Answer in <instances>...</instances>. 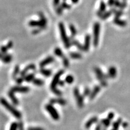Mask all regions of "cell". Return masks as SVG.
I'll return each mask as SVG.
<instances>
[{
  "label": "cell",
  "instance_id": "cell-43",
  "mask_svg": "<svg viewBox=\"0 0 130 130\" xmlns=\"http://www.w3.org/2000/svg\"><path fill=\"white\" fill-rule=\"evenodd\" d=\"M115 0H108L107 4H108V6H109L110 7H112L113 6H114V5H115Z\"/></svg>",
  "mask_w": 130,
  "mask_h": 130
},
{
  "label": "cell",
  "instance_id": "cell-48",
  "mask_svg": "<svg viewBox=\"0 0 130 130\" xmlns=\"http://www.w3.org/2000/svg\"><path fill=\"white\" fill-rule=\"evenodd\" d=\"M101 123H98L96 125L95 127V130H102V125Z\"/></svg>",
  "mask_w": 130,
  "mask_h": 130
},
{
  "label": "cell",
  "instance_id": "cell-53",
  "mask_svg": "<svg viewBox=\"0 0 130 130\" xmlns=\"http://www.w3.org/2000/svg\"><path fill=\"white\" fill-rule=\"evenodd\" d=\"M102 130H106V129H105V128H104V129H102Z\"/></svg>",
  "mask_w": 130,
  "mask_h": 130
},
{
  "label": "cell",
  "instance_id": "cell-10",
  "mask_svg": "<svg viewBox=\"0 0 130 130\" xmlns=\"http://www.w3.org/2000/svg\"><path fill=\"white\" fill-rule=\"evenodd\" d=\"M54 60H55V59H54V57H53V56L47 57L45 59L43 60H42L41 62L40 63V64H39L40 67L41 68H43V67H45V66L50 64V63H53V61H54Z\"/></svg>",
  "mask_w": 130,
  "mask_h": 130
},
{
  "label": "cell",
  "instance_id": "cell-47",
  "mask_svg": "<svg viewBox=\"0 0 130 130\" xmlns=\"http://www.w3.org/2000/svg\"><path fill=\"white\" fill-rule=\"evenodd\" d=\"M27 130H45L40 127H30Z\"/></svg>",
  "mask_w": 130,
  "mask_h": 130
},
{
  "label": "cell",
  "instance_id": "cell-23",
  "mask_svg": "<svg viewBox=\"0 0 130 130\" xmlns=\"http://www.w3.org/2000/svg\"><path fill=\"white\" fill-rule=\"evenodd\" d=\"M40 73L43 76L45 77H50L51 75L52 71L50 69H46L44 68H40Z\"/></svg>",
  "mask_w": 130,
  "mask_h": 130
},
{
  "label": "cell",
  "instance_id": "cell-34",
  "mask_svg": "<svg viewBox=\"0 0 130 130\" xmlns=\"http://www.w3.org/2000/svg\"><path fill=\"white\" fill-rule=\"evenodd\" d=\"M62 60H63V66H64L65 68H68V67H69V59H68V58L64 56L62 58Z\"/></svg>",
  "mask_w": 130,
  "mask_h": 130
},
{
  "label": "cell",
  "instance_id": "cell-20",
  "mask_svg": "<svg viewBox=\"0 0 130 130\" xmlns=\"http://www.w3.org/2000/svg\"><path fill=\"white\" fill-rule=\"evenodd\" d=\"M13 59V57L11 54H4L3 57L1 58V61L4 63L7 64V63H10Z\"/></svg>",
  "mask_w": 130,
  "mask_h": 130
},
{
  "label": "cell",
  "instance_id": "cell-36",
  "mask_svg": "<svg viewBox=\"0 0 130 130\" xmlns=\"http://www.w3.org/2000/svg\"><path fill=\"white\" fill-rule=\"evenodd\" d=\"M90 93H91L90 89H89L88 87H85V89H84V92H83L84 97L89 96H90Z\"/></svg>",
  "mask_w": 130,
  "mask_h": 130
},
{
  "label": "cell",
  "instance_id": "cell-25",
  "mask_svg": "<svg viewBox=\"0 0 130 130\" xmlns=\"http://www.w3.org/2000/svg\"><path fill=\"white\" fill-rule=\"evenodd\" d=\"M35 74H30L27 75H26L24 77V80L25 81H27V83H30V82H32V81L34 80V79L35 78Z\"/></svg>",
  "mask_w": 130,
  "mask_h": 130
},
{
  "label": "cell",
  "instance_id": "cell-49",
  "mask_svg": "<svg viewBox=\"0 0 130 130\" xmlns=\"http://www.w3.org/2000/svg\"><path fill=\"white\" fill-rule=\"evenodd\" d=\"M102 14H103V13L101 12H100V11L99 10L96 12V15H97L98 16V17L100 18L102 16Z\"/></svg>",
  "mask_w": 130,
  "mask_h": 130
},
{
  "label": "cell",
  "instance_id": "cell-51",
  "mask_svg": "<svg viewBox=\"0 0 130 130\" xmlns=\"http://www.w3.org/2000/svg\"><path fill=\"white\" fill-rule=\"evenodd\" d=\"M64 81H61V80H60L59 81V82H58V85H59L60 86H61V87H62V86H64Z\"/></svg>",
  "mask_w": 130,
  "mask_h": 130
},
{
  "label": "cell",
  "instance_id": "cell-1",
  "mask_svg": "<svg viewBox=\"0 0 130 130\" xmlns=\"http://www.w3.org/2000/svg\"><path fill=\"white\" fill-rule=\"evenodd\" d=\"M63 74H64V71L63 70H60L58 72H57V74L54 77L53 80H52L51 85H50V88H51L52 92L54 94H56V95L58 96H61L62 95V93H61V91L58 90V89H57V85L58 84V82L60 80V78L61 76Z\"/></svg>",
  "mask_w": 130,
  "mask_h": 130
},
{
  "label": "cell",
  "instance_id": "cell-7",
  "mask_svg": "<svg viewBox=\"0 0 130 130\" xmlns=\"http://www.w3.org/2000/svg\"><path fill=\"white\" fill-rule=\"evenodd\" d=\"M45 109L51 115V118L54 119L55 121H58L60 119V115L57 110L53 106V105L50 104H46L45 105Z\"/></svg>",
  "mask_w": 130,
  "mask_h": 130
},
{
  "label": "cell",
  "instance_id": "cell-32",
  "mask_svg": "<svg viewBox=\"0 0 130 130\" xmlns=\"http://www.w3.org/2000/svg\"><path fill=\"white\" fill-rule=\"evenodd\" d=\"M107 10V5L104 1H101L100 8H99V10L102 13H104Z\"/></svg>",
  "mask_w": 130,
  "mask_h": 130
},
{
  "label": "cell",
  "instance_id": "cell-12",
  "mask_svg": "<svg viewBox=\"0 0 130 130\" xmlns=\"http://www.w3.org/2000/svg\"><path fill=\"white\" fill-rule=\"evenodd\" d=\"M107 75H108V77L109 78L113 79L115 78H116L117 75L116 68L113 66H110L108 69V73H107Z\"/></svg>",
  "mask_w": 130,
  "mask_h": 130
},
{
  "label": "cell",
  "instance_id": "cell-37",
  "mask_svg": "<svg viewBox=\"0 0 130 130\" xmlns=\"http://www.w3.org/2000/svg\"><path fill=\"white\" fill-rule=\"evenodd\" d=\"M18 123L16 122H13L11 124L9 130H18Z\"/></svg>",
  "mask_w": 130,
  "mask_h": 130
},
{
  "label": "cell",
  "instance_id": "cell-14",
  "mask_svg": "<svg viewBox=\"0 0 130 130\" xmlns=\"http://www.w3.org/2000/svg\"><path fill=\"white\" fill-rule=\"evenodd\" d=\"M100 90H101L100 86L98 85L95 86V87H93V90H92V92H91L90 96H89V99H90V100H93V99L96 97V96L98 94L99 92H100Z\"/></svg>",
  "mask_w": 130,
  "mask_h": 130
},
{
  "label": "cell",
  "instance_id": "cell-17",
  "mask_svg": "<svg viewBox=\"0 0 130 130\" xmlns=\"http://www.w3.org/2000/svg\"><path fill=\"white\" fill-rule=\"evenodd\" d=\"M50 102L51 104H58L61 105H65L66 104V101L62 98H53L50 100Z\"/></svg>",
  "mask_w": 130,
  "mask_h": 130
},
{
  "label": "cell",
  "instance_id": "cell-21",
  "mask_svg": "<svg viewBox=\"0 0 130 130\" xmlns=\"http://www.w3.org/2000/svg\"><path fill=\"white\" fill-rule=\"evenodd\" d=\"M110 11L112 12V13L115 14V18H120L123 14V12L122 10H116L115 8H112L111 9H110Z\"/></svg>",
  "mask_w": 130,
  "mask_h": 130
},
{
  "label": "cell",
  "instance_id": "cell-52",
  "mask_svg": "<svg viewBox=\"0 0 130 130\" xmlns=\"http://www.w3.org/2000/svg\"><path fill=\"white\" fill-rule=\"evenodd\" d=\"M79 0H71V2L74 4H77V3H78Z\"/></svg>",
  "mask_w": 130,
  "mask_h": 130
},
{
  "label": "cell",
  "instance_id": "cell-3",
  "mask_svg": "<svg viewBox=\"0 0 130 130\" xmlns=\"http://www.w3.org/2000/svg\"><path fill=\"white\" fill-rule=\"evenodd\" d=\"M38 14L40 18V21H30L28 22V25L32 27H37L40 29V30L42 31L46 28L47 20L44 14L42 12H39Z\"/></svg>",
  "mask_w": 130,
  "mask_h": 130
},
{
  "label": "cell",
  "instance_id": "cell-11",
  "mask_svg": "<svg viewBox=\"0 0 130 130\" xmlns=\"http://www.w3.org/2000/svg\"><path fill=\"white\" fill-rule=\"evenodd\" d=\"M35 69H36V65L35 64H30L27 66H26V67L20 72L21 77H24L25 76H26L27 72H28L29 71H30V70H35Z\"/></svg>",
  "mask_w": 130,
  "mask_h": 130
},
{
  "label": "cell",
  "instance_id": "cell-27",
  "mask_svg": "<svg viewBox=\"0 0 130 130\" xmlns=\"http://www.w3.org/2000/svg\"><path fill=\"white\" fill-rule=\"evenodd\" d=\"M54 54L55 55L59 57H61L62 58L64 56V54H63V51H61V50L60 48H58V47H57V48H55L54 50Z\"/></svg>",
  "mask_w": 130,
  "mask_h": 130
},
{
  "label": "cell",
  "instance_id": "cell-38",
  "mask_svg": "<svg viewBox=\"0 0 130 130\" xmlns=\"http://www.w3.org/2000/svg\"><path fill=\"white\" fill-rule=\"evenodd\" d=\"M56 11L57 14H58V15H61L63 13V8L60 6V5L59 6H58L56 8Z\"/></svg>",
  "mask_w": 130,
  "mask_h": 130
},
{
  "label": "cell",
  "instance_id": "cell-45",
  "mask_svg": "<svg viewBox=\"0 0 130 130\" xmlns=\"http://www.w3.org/2000/svg\"><path fill=\"white\" fill-rule=\"evenodd\" d=\"M18 129L19 130H24V124L22 122H19L18 123Z\"/></svg>",
  "mask_w": 130,
  "mask_h": 130
},
{
  "label": "cell",
  "instance_id": "cell-55",
  "mask_svg": "<svg viewBox=\"0 0 130 130\" xmlns=\"http://www.w3.org/2000/svg\"><path fill=\"white\" fill-rule=\"evenodd\" d=\"M64 1H66V0H64Z\"/></svg>",
  "mask_w": 130,
  "mask_h": 130
},
{
  "label": "cell",
  "instance_id": "cell-5",
  "mask_svg": "<svg viewBox=\"0 0 130 130\" xmlns=\"http://www.w3.org/2000/svg\"><path fill=\"white\" fill-rule=\"evenodd\" d=\"M94 72H95L97 79L100 81L101 85L102 87H106L107 86V79L109 78L108 77V75L105 74L102 72V70L98 67H95L93 68Z\"/></svg>",
  "mask_w": 130,
  "mask_h": 130
},
{
  "label": "cell",
  "instance_id": "cell-19",
  "mask_svg": "<svg viewBox=\"0 0 130 130\" xmlns=\"http://www.w3.org/2000/svg\"><path fill=\"white\" fill-rule=\"evenodd\" d=\"M114 24L116 25L119 26V27H126L127 25V22L125 21H123L122 19H121L119 18H115L113 19Z\"/></svg>",
  "mask_w": 130,
  "mask_h": 130
},
{
  "label": "cell",
  "instance_id": "cell-50",
  "mask_svg": "<svg viewBox=\"0 0 130 130\" xmlns=\"http://www.w3.org/2000/svg\"><path fill=\"white\" fill-rule=\"evenodd\" d=\"M122 127L123 128H126L128 126V123L127 122H123L122 123Z\"/></svg>",
  "mask_w": 130,
  "mask_h": 130
},
{
  "label": "cell",
  "instance_id": "cell-41",
  "mask_svg": "<svg viewBox=\"0 0 130 130\" xmlns=\"http://www.w3.org/2000/svg\"><path fill=\"white\" fill-rule=\"evenodd\" d=\"M60 0H53V6L55 8L57 7L58 6H60Z\"/></svg>",
  "mask_w": 130,
  "mask_h": 130
},
{
  "label": "cell",
  "instance_id": "cell-54",
  "mask_svg": "<svg viewBox=\"0 0 130 130\" xmlns=\"http://www.w3.org/2000/svg\"><path fill=\"white\" fill-rule=\"evenodd\" d=\"M122 1H126V0H122Z\"/></svg>",
  "mask_w": 130,
  "mask_h": 130
},
{
  "label": "cell",
  "instance_id": "cell-9",
  "mask_svg": "<svg viewBox=\"0 0 130 130\" xmlns=\"http://www.w3.org/2000/svg\"><path fill=\"white\" fill-rule=\"evenodd\" d=\"M30 91V88L27 86H13L12 88L10 89L9 92L10 93H12L13 94H14L15 93H28Z\"/></svg>",
  "mask_w": 130,
  "mask_h": 130
},
{
  "label": "cell",
  "instance_id": "cell-42",
  "mask_svg": "<svg viewBox=\"0 0 130 130\" xmlns=\"http://www.w3.org/2000/svg\"><path fill=\"white\" fill-rule=\"evenodd\" d=\"M114 117H115V114H114L113 112H110V113H108V116H107V119H108L110 121H111L112 120H113V119L114 118Z\"/></svg>",
  "mask_w": 130,
  "mask_h": 130
},
{
  "label": "cell",
  "instance_id": "cell-28",
  "mask_svg": "<svg viewBox=\"0 0 130 130\" xmlns=\"http://www.w3.org/2000/svg\"><path fill=\"white\" fill-rule=\"evenodd\" d=\"M19 72H20V66H19V65H16L15 67H14L13 73V74H12L13 78L16 79V77H17L18 75L19 74Z\"/></svg>",
  "mask_w": 130,
  "mask_h": 130
},
{
  "label": "cell",
  "instance_id": "cell-44",
  "mask_svg": "<svg viewBox=\"0 0 130 130\" xmlns=\"http://www.w3.org/2000/svg\"><path fill=\"white\" fill-rule=\"evenodd\" d=\"M121 2L119 1V0H115V5L114 6H115L116 7L119 8L120 6H121Z\"/></svg>",
  "mask_w": 130,
  "mask_h": 130
},
{
  "label": "cell",
  "instance_id": "cell-39",
  "mask_svg": "<svg viewBox=\"0 0 130 130\" xmlns=\"http://www.w3.org/2000/svg\"><path fill=\"white\" fill-rule=\"evenodd\" d=\"M24 80V77H18V78H16V82L18 84H21L22 83Z\"/></svg>",
  "mask_w": 130,
  "mask_h": 130
},
{
  "label": "cell",
  "instance_id": "cell-22",
  "mask_svg": "<svg viewBox=\"0 0 130 130\" xmlns=\"http://www.w3.org/2000/svg\"><path fill=\"white\" fill-rule=\"evenodd\" d=\"M122 123V118H119L116 121H115V122L113 123V128H112L111 130H119V128Z\"/></svg>",
  "mask_w": 130,
  "mask_h": 130
},
{
  "label": "cell",
  "instance_id": "cell-13",
  "mask_svg": "<svg viewBox=\"0 0 130 130\" xmlns=\"http://www.w3.org/2000/svg\"><path fill=\"white\" fill-rule=\"evenodd\" d=\"M13 46V43L12 41H10L6 46H2L0 48V53H1L3 54H7V51L10 49H11Z\"/></svg>",
  "mask_w": 130,
  "mask_h": 130
},
{
  "label": "cell",
  "instance_id": "cell-30",
  "mask_svg": "<svg viewBox=\"0 0 130 130\" xmlns=\"http://www.w3.org/2000/svg\"><path fill=\"white\" fill-rule=\"evenodd\" d=\"M112 14V12L111 11L109 10V11H106V12H105L104 13H103V14H102V15L101 17L100 18L101 19H102V20H105V19H107V18H108L110 17V16H111Z\"/></svg>",
  "mask_w": 130,
  "mask_h": 130
},
{
  "label": "cell",
  "instance_id": "cell-4",
  "mask_svg": "<svg viewBox=\"0 0 130 130\" xmlns=\"http://www.w3.org/2000/svg\"><path fill=\"white\" fill-rule=\"evenodd\" d=\"M58 28H59L60 32L61 40H62L63 43H64L65 48L66 49H69L71 47L72 43L70 41L69 37L66 35V29H65L64 24L63 22H60L59 24H58Z\"/></svg>",
  "mask_w": 130,
  "mask_h": 130
},
{
  "label": "cell",
  "instance_id": "cell-16",
  "mask_svg": "<svg viewBox=\"0 0 130 130\" xmlns=\"http://www.w3.org/2000/svg\"><path fill=\"white\" fill-rule=\"evenodd\" d=\"M69 39H70V41H71V43H72V45H75V46L78 49L79 51H84L83 45H81V43H79L78 41V40L75 39L74 37H69Z\"/></svg>",
  "mask_w": 130,
  "mask_h": 130
},
{
  "label": "cell",
  "instance_id": "cell-6",
  "mask_svg": "<svg viewBox=\"0 0 130 130\" xmlns=\"http://www.w3.org/2000/svg\"><path fill=\"white\" fill-rule=\"evenodd\" d=\"M100 22H96L93 25V46L95 47L98 46L99 43V39H100Z\"/></svg>",
  "mask_w": 130,
  "mask_h": 130
},
{
  "label": "cell",
  "instance_id": "cell-46",
  "mask_svg": "<svg viewBox=\"0 0 130 130\" xmlns=\"http://www.w3.org/2000/svg\"><path fill=\"white\" fill-rule=\"evenodd\" d=\"M40 31H41L40 29L37 28V29H35V30H32L31 32H32V35H37V34H39V32H40Z\"/></svg>",
  "mask_w": 130,
  "mask_h": 130
},
{
  "label": "cell",
  "instance_id": "cell-15",
  "mask_svg": "<svg viewBox=\"0 0 130 130\" xmlns=\"http://www.w3.org/2000/svg\"><path fill=\"white\" fill-rule=\"evenodd\" d=\"M91 36L89 35H86L85 39H84V51H88L90 48V45Z\"/></svg>",
  "mask_w": 130,
  "mask_h": 130
},
{
  "label": "cell",
  "instance_id": "cell-8",
  "mask_svg": "<svg viewBox=\"0 0 130 130\" xmlns=\"http://www.w3.org/2000/svg\"><path fill=\"white\" fill-rule=\"evenodd\" d=\"M74 95L77 101L78 107L80 108H83L84 106V96L81 95L79 89L77 87H75L74 89Z\"/></svg>",
  "mask_w": 130,
  "mask_h": 130
},
{
  "label": "cell",
  "instance_id": "cell-33",
  "mask_svg": "<svg viewBox=\"0 0 130 130\" xmlns=\"http://www.w3.org/2000/svg\"><path fill=\"white\" fill-rule=\"evenodd\" d=\"M74 81V78L72 75H68V76H66V78H65V83L69 84L73 83Z\"/></svg>",
  "mask_w": 130,
  "mask_h": 130
},
{
  "label": "cell",
  "instance_id": "cell-40",
  "mask_svg": "<svg viewBox=\"0 0 130 130\" xmlns=\"http://www.w3.org/2000/svg\"><path fill=\"white\" fill-rule=\"evenodd\" d=\"M126 6H127V3H126V1H122V2H121V6H120L119 7V9L121 10H123L124 9H125L126 7Z\"/></svg>",
  "mask_w": 130,
  "mask_h": 130
},
{
  "label": "cell",
  "instance_id": "cell-31",
  "mask_svg": "<svg viewBox=\"0 0 130 130\" xmlns=\"http://www.w3.org/2000/svg\"><path fill=\"white\" fill-rule=\"evenodd\" d=\"M32 83L35 84V85H36L38 86H41L44 84V81H43L41 79L35 78L34 79V80L32 81Z\"/></svg>",
  "mask_w": 130,
  "mask_h": 130
},
{
  "label": "cell",
  "instance_id": "cell-29",
  "mask_svg": "<svg viewBox=\"0 0 130 130\" xmlns=\"http://www.w3.org/2000/svg\"><path fill=\"white\" fill-rule=\"evenodd\" d=\"M101 123L105 128L109 127L111 123V121H110L108 119H103L101 121Z\"/></svg>",
  "mask_w": 130,
  "mask_h": 130
},
{
  "label": "cell",
  "instance_id": "cell-18",
  "mask_svg": "<svg viewBox=\"0 0 130 130\" xmlns=\"http://www.w3.org/2000/svg\"><path fill=\"white\" fill-rule=\"evenodd\" d=\"M98 121V118L96 116L92 117L88 121L86 122V123H85V128L86 129H89L92 126V125H93L95 123H97Z\"/></svg>",
  "mask_w": 130,
  "mask_h": 130
},
{
  "label": "cell",
  "instance_id": "cell-2",
  "mask_svg": "<svg viewBox=\"0 0 130 130\" xmlns=\"http://www.w3.org/2000/svg\"><path fill=\"white\" fill-rule=\"evenodd\" d=\"M0 103L3 105V106L6 108L10 113H11L13 115V116L15 117L18 119H20L22 118V114L19 111H18L15 107H14L13 105H12L10 104L9 103L6 99L1 98L0 99Z\"/></svg>",
  "mask_w": 130,
  "mask_h": 130
},
{
  "label": "cell",
  "instance_id": "cell-26",
  "mask_svg": "<svg viewBox=\"0 0 130 130\" xmlns=\"http://www.w3.org/2000/svg\"><path fill=\"white\" fill-rule=\"evenodd\" d=\"M69 30L71 33V37H74L77 35V30L75 26L73 24H70L69 25Z\"/></svg>",
  "mask_w": 130,
  "mask_h": 130
},
{
  "label": "cell",
  "instance_id": "cell-24",
  "mask_svg": "<svg viewBox=\"0 0 130 130\" xmlns=\"http://www.w3.org/2000/svg\"><path fill=\"white\" fill-rule=\"evenodd\" d=\"M69 56L71 58H72V59H75V60L81 59V58H82V55H81L80 53H75V52H72V53H70Z\"/></svg>",
  "mask_w": 130,
  "mask_h": 130
},
{
  "label": "cell",
  "instance_id": "cell-35",
  "mask_svg": "<svg viewBox=\"0 0 130 130\" xmlns=\"http://www.w3.org/2000/svg\"><path fill=\"white\" fill-rule=\"evenodd\" d=\"M60 6L63 8V9H70L71 8V6L69 4H68L67 3H66V1H63L61 3Z\"/></svg>",
  "mask_w": 130,
  "mask_h": 130
}]
</instances>
